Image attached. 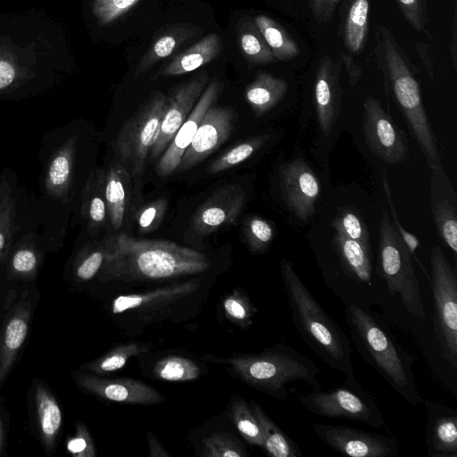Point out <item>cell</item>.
<instances>
[{
    "mask_svg": "<svg viewBox=\"0 0 457 457\" xmlns=\"http://www.w3.org/2000/svg\"><path fill=\"white\" fill-rule=\"evenodd\" d=\"M100 279L125 282L162 280L198 274L211 267L208 257L168 240L139 239L126 234L104 244Z\"/></svg>",
    "mask_w": 457,
    "mask_h": 457,
    "instance_id": "1",
    "label": "cell"
},
{
    "mask_svg": "<svg viewBox=\"0 0 457 457\" xmlns=\"http://www.w3.org/2000/svg\"><path fill=\"white\" fill-rule=\"evenodd\" d=\"M351 343L357 353L411 405L421 403L413 364L416 357L395 337L381 317L356 304L345 307Z\"/></svg>",
    "mask_w": 457,
    "mask_h": 457,
    "instance_id": "2",
    "label": "cell"
},
{
    "mask_svg": "<svg viewBox=\"0 0 457 457\" xmlns=\"http://www.w3.org/2000/svg\"><path fill=\"white\" fill-rule=\"evenodd\" d=\"M280 273L293 324L303 342L333 370L354 376L350 338L323 310L295 272L282 258Z\"/></svg>",
    "mask_w": 457,
    "mask_h": 457,
    "instance_id": "3",
    "label": "cell"
},
{
    "mask_svg": "<svg viewBox=\"0 0 457 457\" xmlns=\"http://www.w3.org/2000/svg\"><path fill=\"white\" fill-rule=\"evenodd\" d=\"M375 55L385 85L402 112L431 171L443 168L436 137L423 106L420 85L403 48L385 26H377Z\"/></svg>",
    "mask_w": 457,
    "mask_h": 457,
    "instance_id": "4",
    "label": "cell"
},
{
    "mask_svg": "<svg viewBox=\"0 0 457 457\" xmlns=\"http://www.w3.org/2000/svg\"><path fill=\"white\" fill-rule=\"evenodd\" d=\"M225 361L242 381L277 400L288 399V386L294 382L303 381L312 388L320 386V368L286 344H278L256 354L231 357Z\"/></svg>",
    "mask_w": 457,
    "mask_h": 457,
    "instance_id": "5",
    "label": "cell"
},
{
    "mask_svg": "<svg viewBox=\"0 0 457 457\" xmlns=\"http://www.w3.org/2000/svg\"><path fill=\"white\" fill-rule=\"evenodd\" d=\"M378 275L391 295H397L414 317L425 319V309L411 254L383 210L378 236Z\"/></svg>",
    "mask_w": 457,
    "mask_h": 457,
    "instance_id": "6",
    "label": "cell"
},
{
    "mask_svg": "<svg viewBox=\"0 0 457 457\" xmlns=\"http://www.w3.org/2000/svg\"><path fill=\"white\" fill-rule=\"evenodd\" d=\"M298 399L307 411L318 416L360 421L389 432L378 404L354 376H346L340 386L328 390L317 386L312 392L299 395Z\"/></svg>",
    "mask_w": 457,
    "mask_h": 457,
    "instance_id": "7",
    "label": "cell"
},
{
    "mask_svg": "<svg viewBox=\"0 0 457 457\" xmlns=\"http://www.w3.org/2000/svg\"><path fill=\"white\" fill-rule=\"evenodd\" d=\"M433 329L441 356L457 370V273L439 245L430 253Z\"/></svg>",
    "mask_w": 457,
    "mask_h": 457,
    "instance_id": "8",
    "label": "cell"
},
{
    "mask_svg": "<svg viewBox=\"0 0 457 457\" xmlns=\"http://www.w3.org/2000/svg\"><path fill=\"white\" fill-rule=\"evenodd\" d=\"M167 97L161 91L153 92L121 128L116 140L118 159L125 165L130 176L140 178L145 170L150 151L155 142Z\"/></svg>",
    "mask_w": 457,
    "mask_h": 457,
    "instance_id": "9",
    "label": "cell"
},
{
    "mask_svg": "<svg viewBox=\"0 0 457 457\" xmlns=\"http://www.w3.org/2000/svg\"><path fill=\"white\" fill-rule=\"evenodd\" d=\"M362 129L369 149L379 160L397 164L408 158L409 146L403 131L373 96H367L363 102Z\"/></svg>",
    "mask_w": 457,
    "mask_h": 457,
    "instance_id": "10",
    "label": "cell"
},
{
    "mask_svg": "<svg viewBox=\"0 0 457 457\" xmlns=\"http://www.w3.org/2000/svg\"><path fill=\"white\" fill-rule=\"evenodd\" d=\"M313 431L327 445L351 457H397L400 445L393 435H382L359 428L314 423Z\"/></svg>",
    "mask_w": 457,
    "mask_h": 457,
    "instance_id": "11",
    "label": "cell"
},
{
    "mask_svg": "<svg viewBox=\"0 0 457 457\" xmlns=\"http://www.w3.org/2000/svg\"><path fill=\"white\" fill-rule=\"evenodd\" d=\"M278 174L282 198L287 209L299 220H308L315 212L320 195V184L316 174L300 158L283 163Z\"/></svg>",
    "mask_w": 457,
    "mask_h": 457,
    "instance_id": "12",
    "label": "cell"
},
{
    "mask_svg": "<svg viewBox=\"0 0 457 457\" xmlns=\"http://www.w3.org/2000/svg\"><path fill=\"white\" fill-rule=\"evenodd\" d=\"M204 71L179 86L167 98L155 142L150 151V160L158 158L170 143L178 129L187 120L208 83Z\"/></svg>",
    "mask_w": 457,
    "mask_h": 457,
    "instance_id": "13",
    "label": "cell"
},
{
    "mask_svg": "<svg viewBox=\"0 0 457 457\" xmlns=\"http://www.w3.org/2000/svg\"><path fill=\"white\" fill-rule=\"evenodd\" d=\"M235 121L231 108L213 106L204 113L177 170H188L217 150L230 136Z\"/></svg>",
    "mask_w": 457,
    "mask_h": 457,
    "instance_id": "14",
    "label": "cell"
},
{
    "mask_svg": "<svg viewBox=\"0 0 457 457\" xmlns=\"http://www.w3.org/2000/svg\"><path fill=\"white\" fill-rule=\"evenodd\" d=\"M245 200V191L238 184L218 188L193 214L191 230L196 235L206 236L231 225L241 213Z\"/></svg>",
    "mask_w": 457,
    "mask_h": 457,
    "instance_id": "15",
    "label": "cell"
},
{
    "mask_svg": "<svg viewBox=\"0 0 457 457\" xmlns=\"http://www.w3.org/2000/svg\"><path fill=\"white\" fill-rule=\"evenodd\" d=\"M223 89V83L214 79L205 87L191 113L178 129L156 165L160 177H168L177 170L181 158L192 142L206 111L214 104Z\"/></svg>",
    "mask_w": 457,
    "mask_h": 457,
    "instance_id": "16",
    "label": "cell"
},
{
    "mask_svg": "<svg viewBox=\"0 0 457 457\" xmlns=\"http://www.w3.org/2000/svg\"><path fill=\"white\" fill-rule=\"evenodd\" d=\"M342 63L324 55L319 62L314 80V105L320 131L328 137L340 112L343 91L340 87Z\"/></svg>",
    "mask_w": 457,
    "mask_h": 457,
    "instance_id": "17",
    "label": "cell"
},
{
    "mask_svg": "<svg viewBox=\"0 0 457 457\" xmlns=\"http://www.w3.org/2000/svg\"><path fill=\"white\" fill-rule=\"evenodd\" d=\"M84 390L111 402L129 404H155L165 398L154 388L141 381L129 378H104L82 374L75 378Z\"/></svg>",
    "mask_w": 457,
    "mask_h": 457,
    "instance_id": "18",
    "label": "cell"
},
{
    "mask_svg": "<svg viewBox=\"0 0 457 457\" xmlns=\"http://www.w3.org/2000/svg\"><path fill=\"white\" fill-rule=\"evenodd\" d=\"M426 412L428 457H457V412L447 405L421 400Z\"/></svg>",
    "mask_w": 457,
    "mask_h": 457,
    "instance_id": "19",
    "label": "cell"
},
{
    "mask_svg": "<svg viewBox=\"0 0 457 457\" xmlns=\"http://www.w3.org/2000/svg\"><path fill=\"white\" fill-rule=\"evenodd\" d=\"M431 211L436 228L447 247L457 253V198L444 169L431 171Z\"/></svg>",
    "mask_w": 457,
    "mask_h": 457,
    "instance_id": "20",
    "label": "cell"
},
{
    "mask_svg": "<svg viewBox=\"0 0 457 457\" xmlns=\"http://www.w3.org/2000/svg\"><path fill=\"white\" fill-rule=\"evenodd\" d=\"M199 287L197 279H191L156 288L150 292L116 297L112 303L113 314L133 312L145 316L170 306L189 295Z\"/></svg>",
    "mask_w": 457,
    "mask_h": 457,
    "instance_id": "21",
    "label": "cell"
},
{
    "mask_svg": "<svg viewBox=\"0 0 457 457\" xmlns=\"http://www.w3.org/2000/svg\"><path fill=\"white\" fill-rule=\"evenodd\" d=\"M30 315L31 303L21 299L4 316L0 330V385L27 337Z\"/></svg>",
    "mask_w": 457,
    "mask_h": 457,
    "instance_id": "22",
    "label": "cell"
},
{
    "mask_svg": "<svg viewBox=\"0 0 457 457\" xmlns=\"http://www.w3.org/2000/svg\"><path fill=\"white\" fill-rule=\"evenodd\" d=\"M131 179L125 165L118 159L104 170V195L108 219L114 229L124 224L131 200Z\"/></svg>",
    "mask_w": 457,
    "mask_h": 457,
    "instance_id": "23",
    "label": "cell"
},
{
    "mask_svg": "<svg viewBox=\"0 0 457 457\" xmlns=\"http://www.w3.org/2000/svg\"><path fill=\"white\" fill-rule=\"evenodd\" d=\"M333 244L345 273L355 280L367 285L372 280L370 247L337 233Z\"/></svg>",
    "mask_w": 457,
    "mask_h": 457,
    "instance_id": "24",
    "label": "cell"
},
{
    "mask_svg": "<svg viewBox=\"0 0 457 457\" xmlns=\"http://www.w3.org/2000/svg\"><path fill=\"white\" fill-rule=\"evenodd\" d=\"M222 50L219 35L212 33L177 54L160 72L162 76H177L193 71L215 59Z\"/></svg>",
    "mask_w": 457,
    "mask_h": 457,
    "instance_id": "25",
    "label": "cell"
},
{
    "mask_svg": "<svg viewBox=\"0 0 457 457\" xmlns=\"http://www.w3.org/2000/svg\"><path fill=\"white\" fill-rule=\"evenodd\" d=\"M288 83L273 75L261 71L245 91V97L256 116H262L285 96Z\"/></svg>",
    "mask_w": 457,
    "mask_h": 457,
    "instance_id": "26",
    "label": "cell"
},
{
    "mask_svg": "<svg viewBox=\"0 0 457 457\" xmlns=\"http://www.w3.org/2000/svg\"><path fill=\"white\" fill-rule=\"evenodd\" d=\"M250 407L259 423L262 444V448L271 457H302L296 443L263 411L262 406L252 400Z\"/></svg>",
    "mask_w": 457,
    "mask_h": 457,
    "instance_id": "27",
    "label": "cell"
},
{
    "mask_svg": "<svg viewBox=\"0 0 457 457\" xmlns=\"http://www.w3.org/2000/svg\"><path fill=\"white\" fill-rule=\"evenodd\" d=\"M200 30L191 25L179 24L168 29L151 46L147 52L142 56L136 71L135 77L146 72L159 61L169 57L184 42L193 37Z\"/></svg>",
    "mask_w": 457,
    "mask_h": 457,
    "instance_id": "28",
    "label": "cell"
},
{
    "mask_svg": "<svg viewBox=\"0 0 457 457\" xmlns=\"http://www.w3.org/2000/svg\"><path fill=\"white\" fill-rule=\"evenodd\" d=\"M370 4V0H351L344 17V44L354 54H360L366 44Z\"/></svg>",
    "mask_w": 457,
    "mask_h": 457,
    "instance_id": "29",
    "label": "cell"
},
{
    "mask_svg": "<svg viewBox=\"0 0 457 457\" xmlns=\"http://www.w3.org/2000/svg\"><path fill=\"white\" fill-rule=\"evenodd\" d=\"M82 213L90 228L98 230L108 219L104 195V170H98L91 174L84 190Z\"/></svg>",
    "mask_w": 457,
    "mask_h": 457,
    "instance_id": "30",
    "label": "cell"
},
{
    "mask_svg": "<svg viewBox=\"0 0 457 457\" xmlns=\"http://www.w3.org/2000/svg\"><path fill=\"white\" fill-rule=\"evenodd\" d=\"M240 50L245 60L254 65L274 62L275 58L253 20L243 16L237 29Z\"/></svg>",
    "mask_w": 457,
    "mask_h": 457,
    "instance_id": "31",
    "label": "cell"
},
{
    "mask_svg": "<svg viewBox=\"0 0 457 457\" xmlns=\"http://www.w3.org/2000/svg\"><path fill=\"white\" fill-rule=\"evenodd\" d=\"M35 401L41 438L44 445L50 449L54 445L62 426V411L55 398L42 385L37 386Z\"/></svg>",
    "mask_w": 457,
    "mask_h": 457,
    "instance_id": "32",
    "label": "cell"
},
{
    "mask_svg": "<svg viewBox=\"0 0 457 457\" xmlns=\"http://www.w3.org/2000/svg\"><path fill=\"white\" fill-rule=\"evenodd\" d=\"M253 21L275 59L288 61L297 56L296 42L279 23L264 14L257 15Z\"/></svg>",
    "mask_w": 457,
    "mask_h": 457,
    "instance_id": "33",
    "label": "cell"
},
{
    "mask_svg": "<svg viewBox=\"0 0 457 457\" xmlns=\"http://www.w3.org/2000/svg\"><path fill=\"white\" fill-rule=\"evenodd\" d=\"M270 138L269 135H260L242 141L216 158L208 167L209 174L220 173L234 168L250 158Z\"/></svg>",
    "mask_w": 457,
    "mask_h": 457,
    "instance_id": "34",
    "label": "cell"
},
{
    "mask_svg": "<svg viewBox=\"0 0 457 457\" xmlns=\"http://www.w3.org/2000/svg\"><path fill=\"white\" fill-rule=\"evenodd\" d=\"M230 418L237 429L250 445L262 446V432L250 404L241 396H235L231 401Z\"/></svg>",
    "mask_w": 457,
    "mask_h": 457,
    "instance_id": "35",
    "label": "cell"
},
{
    "mask_svg": "<svg viewBox=\"0 0 457 457\" xmlns=\"http://www.w3.org/2000/svg\"><path fill=\"white\" fill-rule=\"evenodd\" d=\"M153 373L159 379L166 381H189L199 377L200 368L191 359L167 356L156 362Z\"/></svg>",
    "mask_w": 457,
    "mask_h": 457,
    "instance_id": "36",
    "label": "cell"
},
{
    "mask_svg": "<svg viewBox=\"0 0 457 457\" xmlns=\"http://www.w3.org/2000/svg\"><path fill=\"white\" fill-rule=\"evenodd\" d=\"M147 351L141 344L131 342L119 345L104 355L87 364V369L96 374L116 371L125 366L128 360Z\"/></svg>",
    "mask_w": 457,
    "mask_h": 457,
    "instance_id": "37",
    "label": "cell"
},
{
    "mask_svg": "<svg viewBox=\"0 0 457 457\" xmlns=\"http://www.w3.org/2000/svg\"><path fill=\"white\" fill-rule=\"evenodd\" d=\"M15 198L10 184L0 182V267L8 254L14 220Z\"/></svg>",
    "mask_w": 457,
    "mask_h": 457,
    "instance_id": "38",
    "label": "cell"
},
{
    "mask_svg": "<svg viewBox=\"0 0 457 457\" xmlns=\"http://www.w3.org/2000/svg\"><path fill=\"white\" fill-rule=\"evenodd\" d=\"M337 233L370 247V233L362 218L351 208L340 209L332 221Z\"/></svg>",
    "mask_w": 457,
    "mask_h": 457,
    "instance_id": "39",
    "label": "cell"
},
{
    "mask_svg": "<svg viewBox=\"0 0 457 457\" xmlns=\"http://www.w3.org/2000/svg\"><path fill=\"white\" fill-rule=\"evenodd\" d=\"M244 235L250 249L254 253L266 251L274 237V227L259 216H250L244 222Z\"/></svg>",
    "mask_w": 457,
    "mask_h": 457,
    "instance_id": "40",
    "label": "cell"
},
{
    "mask_svg": "<svg viewBox=\"0 0 457 457\" xmlns=\"http://www.w3.org/2000/svg\"><path fill=\"white\" fill-rule=\"evenodd\" d=\"M227 318L244 329H247L253 323V317L257 309L253 305L245 294L236 290L225 297L222 302Z\"/></svg>",
    "mask_w": 457,
    "mask_h": 457,
    "instance_id": "41",
    "label": "cell"
},
{
    "mask_svg": "<svg viewBox=\"0 0 457 457\" xmlns=\"http://www.w3.org/2000/svg\"><path fill=\"white\" fill-rule=\"evenodd\" d=\"M203 455L206 457H245L248 453L238 439L228 433H214L204 439Z\"/></svg>",
    "mask_w": 457,
    "mask_h": 457,
    "instance_id": "42",
    "label": "cell"
},
{
    "mask_svg": "<svg viewBox=\"0 0 457 457\" xmlns=\"http://www.w3.org/2000/svg\"><path fill=\"white\" fill-rule=\"evenodd\" d=\"M72 156L73 145L70 144L61 149L53 159L47 174V182L51 189L62 191L68 184L72 170Z\"/></svg>",
    "mask_w": 457,
    "mask_h": 457,
    "instance_id": "43",
    "label": "cell"
},
{
    "mask_svg": "<svg viewBox=\"0 0 457 457\" xmlns=\"http://www.w3.org/2000/svg\"><path fill=\"white\" fill-rule=\"evenodd\" d=\"M168 202L165 198H157L144 204L136 213V222L141 234L151 233L162 221Z\"/></svg>",
    "mask_w": 457,
    "mask_h": 457,
    "instance_id": "44",
    "label": "cell"
},
{
    "mask_svg": "<svg viewBox=\"0 0 457 457\" xmlns=\"http://www.w3.org/2000/svg\"><path fill=\"white\" fill-rule=\"evenodd\" d=\"M140 0H94L92 11L100 25L113 22L133 8Z\"/></svg>",
    "mask_w": 457,
    "mask_h": 457,
    "instance_id": "45",
    "label": "cell"
},
{
    "mask_svg": "<svg viewBox=\"0 0 457 457\" xmlns=\"http://www.w3.org/2000/svg\"><path fill=\"white\" fill-rule=\"evenodd\" d=\"M398 6L411 27L418 32L427 31V3L423 0H396Z\"/></svg>",
    "mask_w": 457,
    "mask_h": 457,
    "instance_id": "46",
    "label": "cell"
},
{
    "mask_svg": "<svg viewBox=\"0 0 457 457\" xmlns=\"http://www.w3.org/2000/svg\"><path fill=\"white\" fill-rule=\"evenodd\" d=\"M104 261V245L85 253L77 262L75 275L78 279L87 281L101 270Z\"/></svg>",
    "mask_w": 457,
    "mask_h": 457,
    "instance_id": "47",
    "label": "cell"
},
{
    "mask_svg": "<svg viewBox=\"0 0 457 457\" xmlns=\"http://www.w3.org/2000/svg\"><path fill=\"white\" fill-rule=\"evenodd\" d=\"M67 450L75 457L96 455L94 441L84 424L77 423L75 436L68 441Z\"/></svg>",
    "mask_w": 457,
    "mask_h": 457,
    "instance_id": "48",
    "label": "cell"
},
{
    "mask_svg": "<svg viewBox=\"0 0 457 457\" xmlns=\"http://www.w3.org/2000/svg\"><path fill=\"white\" fill-rule=\"evenodd\" d=\"M382 185H383V188H384V191L386 194V201H387L389 208H390V212L392 213V219L394 221L393 225H394L395 230L397 231V233L399 234V236L401 237V238L403 239V241L404 242V244L406 245L411 254L414 255L417 248L420 245V241L415 235L408 232L402 226V224L398 219L396 210L394 205L392 192L390 190V187H389L386 176L383 177Z\"/></svg>",
    "mask_w": 457,
    "mask_h": 457,
    "instance_id": "49",
    "label": "cell"
},
{
    "mask_svg": "<svg viewBox=\"0 0 457 457\" xmlns=\"http://www.w3.org/2000/svg\"><path fill=\"white\" fill-rule=\"evenodd\" d=\"M37 264V259L35 253L30 249L22 248L12 256V271L18 277L29 278L35 273Z\"/></svg>",
    "mask_w": 457,
    "mask_h": 457,
    "instance_id": "50",
    "label": "cell"
},
{
    "mask_svg": "<svg viewBox=\"0 0 457 457\" xmlns=\"http://www.w3.org/2000/svg\"><path fill=\"white\" fill-rule=\"evenodd\" d=\"M341 0H307L313 18L319 24L329 22Z\"/></svg>",
    "mask_w": 457,
    "mask_h": 457,
    "instance_id": "51",
    "label": "cell"
},
{
    "mask_svg": "<svg viewBox=\"0 0 457 457\" xmlns=\"http://www.w3.org/2000/svg\"><path fill=\"white\" fill-rule=\"evenodd\" d=\"M338 58L347 73L349 85L351 87H353L358 83L362 74L361 66L354 61L351 54L344 51L338 53Z\"/></svg>",
    "mask_w": 457,
    "mask_h": 457,
    "instance_id": "52",
    "label": "cell"
},
{
    "mask_svg": "<svg viewBox=\"0 0 457 457\" xmlns=\"http://www.w3.org/2000/svg\"><path fill=\"white\" fill-rule=\"evenodd\" d=\"M416 53L421 61L429 79L433 81L435 78L434 62L431 55L430 45L425 42H415Z\"/></svg>",
    "mask_w": 457,
    "mask_h": 457,
    "instance_id": "53",
    "label": "cell"
},
{
    "mask_svg": "<svg viewBox=\"0 0 457 457\" xmlns=\"http://www.w3.org/2000/svg\"><path fill=\"white\" fill-rule=\"evenodd\" d=\"M16 77V69L13 63L0 54V89L10 86Z\"/></svg>",
    "mask_w": 457,
    "mask_h": 457,
    "instance_id": "54",
    "label": "cell"
},
{
    "mask_svg": "<svg viewBox=\"0 0 457 457\" xmlns=\"http://www.w3.org/2000/svg\"><path fill=\"white\" fill-rule=\"evenodd\" d=\"M450 54L454 71L457 70V12L456 7L451 25Z\"/></svg>",
    "mask_w": 457,
    "mask_h": 457,
    "instance_id": "55",
    "label": "cell"
},
{
    "mask_svg": "<svg viewBox=\"0 0 457 457\" xmlns=\"http://www.w3.org/2000/svg\"><path fill=\"white\" fill-rule=\"evenodd\" d=\"M147 442H148V446H149V456H151V457L170 456V453L165 450V448L161 445V443L157 440V438L154 436V435L152 434L151 431L148 432Z\"/></svg>",
    "mask_w": 457,
    "mask_h": 457,
    "instance_id": "56",
    "label": "cell"
},
{
    "mask_svg": "<svg viewBox=\"0 0 457 457\" xmlns=\"http://www.w3.org/2000/svg\"><path fill=\"white\" fill-rule=\"evenodd\" d=\"M1 443H2V425L0 420V448H1Z\"/></svg>",
    "mask_w": 457,
    "mask_h": 457,
    "instance_id": "57",
    "label": "cell"
},
{
    "mask_svg": "<svg viewBox=\"0 0 457 457\" xmlns=\"http://www.w3.org/2000/svg\"><path fill=\"white\" fill-rule=\"evenodd\" d=\"M425 3H427V0H423Z\"/></svg>",
    "mask_w": 457,
    "mask_h": 457,
    "instance_id": "58",
    "label": "cell"
}]
</instances>
